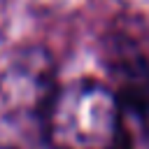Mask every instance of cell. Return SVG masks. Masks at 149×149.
<instances>
[{
  "label": "cell",
  "mask_w": 149,
  "mask_h": 149,
  "mask_svg": "<svg viewBox=\"0 0 149 149\" xmlns=\"http://www.w3.org/2000/svg\"><path fill=\"white\" fill-rule=\"evenodd\" d=\"M0 149H12V147H2V144H0Z\"/></svg>",
  "instance_id": "obj_4"
},
{
  "label": "cell",
  "mask_w": 149,
  "mask_h": 149,
  "mask_svg": "<svg viewBox=\"0 0 149 149\" xmlns=\"http://www.w3.org/2000/svg\"><path fill=\"white\" fill-rule=\"evenodd\" d=\"M140 123H142V130H144V140H147V144H149V109H147V114H144V119H142Z\"/></svg>",
  "instance_id": "obj_3"
},
{
  "label": "cell",
  "mask_w": 149,
  "mask_h": 149,
  "mask_svg": "<svg viewBox=\"0 0 149 149\" xmlns=\"http://www.w3.org/2000/svg\"><path fill=\"white\" fill-rule=\"evenodd\" d=\"M121 116L123 112L114 88L79 79L56 88L42 126L51 149H116Z\"/></svg>",
  "instance_id": "obj_1"
},
{
  "label": "cell",
  "mask_w": 149,
  "mask_h": 149,
  "mask_svg": "<svg viewBox=\"0 0 149 149\" xmlns=\"http://www.w3.org/2000/svg\"><path fill=\"white\" fill-rule=\"evenodd\" d=\"M54 93V63L44 49L19 51L0 74V107L9 116L42 121Z\"/></svg>",
  "instance_id": "obj_2"
}]
</instances>
